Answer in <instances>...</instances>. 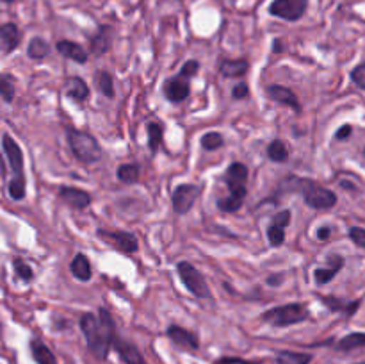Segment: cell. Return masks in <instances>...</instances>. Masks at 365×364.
<instances>
[{
  "label": "cell",
  "mask_w": 365,
  "mask_h": 364,
  "mask_svg": "<svg viewBox=\"0 0 365 364\" xmlns=\"http://www.w3.org/2000/svg\"><path fill=\"white\" fill-rule=\"evenodd\" d=\"M0 334H2V325H0Z\"/></svg>",
  "instance_id": "cell-48"
},
{
  "label": "cell",
  "mask_w": 365,
  "mask_h": 364,
  "mask_svg": "<svg viewBox=\"0 0 365 364\" xmlns=\"http://www.w3.org/2000/svg\"><path fill=\"white\" fill-rule=\"evenodd\" d=\"M307 9H309V0H273L269 4L271 16L282 18L285 21L302 20Z\"/></svg>",
  "instance_id": "cell-7"
},
{
  "label": "cell",
  "mask_w": 365,
  "mask_h": 364,
  "mask_svg": "<svg viewBox=\"0 0 365 364\" xmlns=\"http://www.w3.org/2000/svg\"><path fill=\"white\" fill-rule=\"evenodd\" d=\"M321 302H323L331 313H342L346 314V316H353V314L359 310L360 303H362L360 300H351V302H349V300H342L339 298V296H321Z\"/></svg>",
  "instance_id": "cell-18"
},
{
  "label": "cell",
  "mask_w": 365,
  "mask_h": 364,
  "mask_svg": "<svg viewBox=\"0 0 365 364\" xmlns=\"http://www.w3.org/2000/svg\"><path fill=\"white\" fill-rule=\"evenodd\" d=\"M294 181V189L302 193L303 200L309 207L316 211H327L337 206V195L331 189L317 184L310 178H292Z\"/></svg>",
  "instance_id": "cell-3"
},
{
  "label": "cell",
  "mask_w": 365,
  "mask_h": 364,
  "mask_svg": "<svg viewBox=\"0 0 365 364\" xmlns=\"http://www.w3.org/2000/svg\"><path fill=\"white\" fill-rule=\"evenodd\" d=\"M70 270H71V275L82 282H88L89 278L93 277L91 263H89V259L84 256V253H77V256L71 259Z\"/></svg>",
  "instance_id": "cell-22"
},
{
  "label": "cell",
  "mask_w": 365,
  "mask_h": 364,
  "mask_svg": "<svg viewBox=\"0 0 365 364\" xmlns=\"http://www.w3.org/2000/svg\"><path fill=\"white\" fill-rule=\"evenodd\" d=\"M166 335L175 343L177 346H182L185 350H191V352H196L200 350V339L195 332L187 330V328L180 327V325H170L166 328Z\"/></svg>",
  "instance_id": "cell-11"
},
{
  "label": "cell",
  "mask_w": 365,
  "mask_h": 364,
  "mask_svg": "<svg viewBox=\"0 0 365 364\" xmlns=\"http://www.w3.org/2000/svg\"><path fill=\"white\" fill-rule=\"evenodd\" d=\"M212 364H262V363H260V360L241 359V357H220V359L214 360Z\"/></svg>",
  "instance_id": "cell-40"
},
{
  "label": "cell",
  "mask_w": 365,
  "mask_h": 364,
  "mask_svg": "<svg viewBox=\"0 0 365 364\" xmlns=\"http://www.w3.org/2000/svg\"><path fill=\"white\" fill-rule=\"evenodd\" d=\"M310 318L309 309L305 303H285V305L273 307V309L262 313L260 320L269 323L271 327H291V325L303 323Z\"/></svg>",
  "instance_id": "cell-5"
},
{
  "label": "cell",
  "mask_w": 365,
  "mask_h": 364,
  "mask_svg": "<svg viewBox=\"0 0 365 364\" xmlns=\"http://www.w3.org/2000/svg\"><path fill=\"white\" fill-rule=\"evenodd\" d=\"M248 93H250L248 86H246L245 82H241V84L235 86L234 91H232V95H234V98L241 100V98H246V96H248Z\"/></svg>",
  "instance_id": "cell-43"
},
{
  "label": "cell",
  "mask_w": 365,
  "mask_h": 364,
  "mask_svg": "<svg viewBox=\"0 0 365 364\" xmlns=\"http://www.w3.org/2000/svg\"><path fill=\"white\" fill-rule=\"evenodd\" d=\"M146 132H148V148L150 152L155 156L159 152L160 145H163V136H164V127L159 121H150L146 125Z\"/></svg>",
  "instance_id": "cell-29"
},
{
  "label": "cell",
  "mask_w": 365,
  "mask_h": 364,
  "mask_svg": "<svg viewBox=\"0 0 365 364\" xmlns=\"http://www.w3.org/2000/svg\"><path fill=\"white\" fill-rule=\"evenodd\" d=\"M198 71H200V63L198 61L191 59L187 61V63H184V66H182L180 70V75L185 79H192L195 75H198Z\"/></svg>",
  "instance_id": "cell-38"
},
{
  "label": "cell",
  "mask_w": 365,
  "mask_h": 364,
  "mask_svg": "<svg viewBox=\"0 0 365 364\" xmlns=\"http://www.w3.org/2000/svg\"><path fill=\"white\" fill-rule=\"evenodd\" d=\"M200 188L196 184H180L175 188L173 196V209L177 214H187L192 209L195 202L198 200Z\"/></svg>",
  "instance_id": "cell-9"
},
{
  "label": "cell",
  "mask_w": 365,
  "mask_h": 364,
  "mask_svg": "<svg viewBox=\"0 0 365 364\" xmlns=\"http://www.w3.org/2000/svg\"><path fill=\"white\" fill-rule=\"evenodd\" d=\"M273 223L278 225V227H282V228L287 227V225L291 223V211L284 209V211H280V213H278V214H274V216H273Z\"/></svg>",
  "instance_id": "cell-41"
},
{
  "label": "cell",
  "mask_w": 365,
  "mask_h": 364,
  "mask_svg": "<svg viewBox=\"0 0 365 364\" xmlns=\"http://www.w3.org/2000/svg\"><path fill=\"white\" fill-rule=\"evenodd\" d=\"M355 364H365V360H362V363H355Z\"/></svg>",
  "instance_id": "cell-47"
},
{
  "label": "cell",
  "mask_w": 365,
  "mask_h": 364,
  "mask_svg": "<svg viewBox=\"0 0 365 364\" xmlns=\"http://www.w3.org/2000/svg\"><path fill=\"white\" fill-rule=\"evenodd\" d=\"M246 181H248V166L245 163H232L225 173V182L230 193L246 191Z\"/></svg>",
  "instance_id": "cell-14"
},
{
  "label": "cell",
  "mask_w": 365,
  "mask_h": 364,
  "mask_svg": "<svg viewBox=\"0 0 365 364\" xmlns=\"http://www.w3.org/2000/svg\"><path fill=\"white\" fill-rule=\"evenodd\" d=\"M14 77L11 74H0V96L4 102L11 103L16 95V84H14Z\"/></svg>",
  "instance_id": "cell-31"
},
{
  "label": "cell",
  "mask_w": 365,
  "mask_h": 364,
  "mask_svg": "<svg viewBox=\"0 0 365 364\" xmlns=\"http://www.w3.org/2000/svg\"><path fill=\"white\" fill-rule=\"evenodd\" d=\"M351 134H353V127L351 125L346 123V125H342L337 132H335V139H339V141H346V139H348Z\"/></svg>",
  "instance_id": "cell-42"
},
{
  "label": "cell",
  "mask_w": 365,
  "mask_h": 364,
  "mask_svg": "<svg viewBox=\"0 0 365 364\" xmlns=\"http://www.w3.org/2000/svg\"><path fill=\"white\" fill-rule=\"evenodd\" d=\"M57 52L61 54V56H64L66 59H71L75 61V63H88V54H86V50L82 49L78 43L75 41H70V39H61V41H57L56 45Z\"/></svg>",
  "instance_id": "cell-19"
},
{
  "label": "cell",
  "mask_w": 365,
  "mask_h": 364,
  "mask_svg": "<svg viewBox=\"0 0 365 364\" xmlns=\"http://www.w3.org/2000/svg\"><path fill=\"white\" fill-rule=\"evenodd\" d=\"M6 175H7V168H6V164H4L2 153H0V177H6Z\"/></svg>",
  "instance_id": "cell-45"
},
{
  "label": "cell",
  "mask_w": 365,
  "mask_h": 364,
  "mask_svg": "<svg viewBox=\"0 0 365 364\" xmlns=\"http://www.w3.org/2000/svg\"><path fill=\"white\" fill-rule=\"evenodd\" d=\"M29 348H31V355L36 364H59L52 350H50L41 339H31Z\"/></svg>",
  "instance_id": "cell-21"
},
{
  "label": "cell",
  "mask_w": 365,
  "mask_h": 364,
  "mask_svg": "<svg viewBox=\"0 0 365 364\" xmlns=\"http://www.w3.org/2000/svg\"><path fill=\"white\" fill-rule=\"evenodd\" d=\"M0 39H2V45L6 49V54H11L21 41V31L18 29L16 24L13 21H7V24L0 25Z\"/></svg>",
  "instance_id": "cell-20"
},
{
  "label": "cell",
  "mask_w": 365,
  "mask_h": 364,
  "mask_svg": "<svg viewBox=\"0 0 365 364\" xmlns=\"http://www.w3.org/2000/svg\"><path fill=\"white\" fill-rule=\"evenodd\" d=\"M118 178H120L123 184H135L139 181V166L135 163L130 164H121L118 168Z\"/></svg>",
  "instance_id": "cell-33"
},
{
  "label": "cell",
  "mask_w": 365,
  "mask_h": 364,
  "mask_svg": "<svg viewBox=\"0 0 365 364\" xmlns=\"http://www.w3.org/2000/svg\"><path fill=\"white\" fill-rule=\"evenodd\" d=\"M364 156H365V148H364Z\"/></svg>",
  "instance_id": "cell-49"
},
{
  "label": "cell",
  "mask_w": 365,
  "mask_h": 364,
  "mask_svg": "<svg viewBox=\"0 0 365 364\" xmlns=\"http://www.w3.org/2000/svg\"><path fill=\"white\" fill-rule=\"evenodd\" d=\"M66 139L73 156L81 163L93 164L102 156V148H100L98 141L89 132L78 131L75 127H66Z\"/></svg>",
  "instance_id": "cell-4"
},
{
  "label": "cell",
  "mask_w": 365,
  "mask_h": 364,
  "mask_svg": "<svg viewBox=\"0 0 365 364\" xmlns=\"http://www.w3.org/2000/svg\"><path fill=\"white\" fill-rule=\"evenodd\" d=\"M351 81L355 82L360 89H365V63H360L359 66L351 71Z\"/></svg>",
  "instance_id": "cell-39"
},
{
  "label": "cell",
  "mask_w": 365,
  "mask_h": 364,
  "mask_svg": "<svg viewBox=\"0 0 365 364\" xmlns=\"http://www.w3.org/2000/svg\"><path fill=\"white\" fill-rule=\"evenodd\" d=\"M225 145V138L220 132H207L202 136V146L205 150H217Z\"/></svg>",
  "instance_id": "cell-35"
},
{
  "label": "cell",
  "mask_w": 365,
  "mask_h": 364,
  "mask_svg": "<svg viewBox=\"0 0 365 364\" xmlns=\"http://www.w3.org/2000/svg\"><path fill=\"white\" fill-rule=\"evenodd\" d=\"M266 152H267V157H269L273 163H285V161L289 159L287 145H285L282 139H274V141H271Z\"/></svg>",
  "instance_id": "cell-32"
},
{
  "label": "cell",
  "mask_w": 365,
  "mask_h": 364,
  "mask_svg": "<svg viewBox=\"0 0 365 364\" xmlns=\"http://www.w3.org/2000/svg\"><path fill=\"white\" fill-rule=\"evenodd\" d=\"M13 268H14V273H16V277L21 278V280L29 282V280H32V277H34V271H32L31 264H27L24 259H20V257L13 259Z\"/></svg>",
  "instance_id": "cell-34"
},
{
  "label": "cell",
  "mask_w": 365,
  "mask_h": 364,
  "mask_svg": "<svg viewBox=\"0 0 365 364\" xmlns=\"http://www.w3.org/2000/svg\"><path fill=\"white\" fill-rule=\"evenodd\" d=\"M98 238L102 239L103 243L110 245L113 248L120 250L123 253H134L138 252L139 248V243L138 238L130 232H125V231H107V228H98Z\"/></svg>",
  "instance_id": "cell-8"
},
{
  "label": "cell",
  "mask_w": 365,
  "mask_h": 364,
  "mask_svg": "<svg viewBox=\"0 0 365 364\" xmlns=\"http://www.w3.org/2000/svg\"><path fill=\"white\" fill-rule=\"evenodd\" d=\"M95 86L106 98H114L116 91H114V81L113 75L106 70H100L95 74Z\"/></svg>",
  "instance_id": "cell-28"
},
{
  "label": "cell",
  "mask_w": 365,
  "mask_h": 364,
  "mask_svg": "<svg viewBox=\"0 0 365 364\" xmlns=\"http://www.w3.org/2000/svg\"><path fill=\"white\" fill-rule=\"evenodd\" d=\"M59 198L64 203L71 207V209L84 211L86 207L91 206V195L81 188H73V186H63L59 189Z\"/></svg>",
  "instance_id": "cell-12"
},
{
  "label": "cell",
  "mask_w": 365,
  "mask_h": 364,
  "mask_svg": "<svg viewBox=\"0 0 365 364\" xmlns=\"http://www.w3.org/2000/svg\"><path fill=\"white\" fill-rule=\"evenodd\" d=\"M365 346V332H351L337 341L335 348L341 352H353V350L364 348Z\"/></svg>",
  "instance_id": "cell-27"
},
{
  "label": "cell",
  "mask_w": 365,
  "mask_h": 364,
  "mask_svg": "<svg viewBox=\"0 0 365 364\" xmlns=\"http://www.w3.org/2000/svg\"><path fill=\"white\" fill-rule=\"evenodd\" d=\"M267 241L271 246H280L285 243V228L278 227V225H269L267 228Z\"/></svg>",
  "instance_id": "cell-36"
},
{
  "label": "cell",
  "mask_w": 365,
  "mask_h": 364,
  "mask_svg": "<svg viewBox=\"0 0 365 364\" xmlns=\"http://www.w3.org/2000/svg\"><path fill=\"white\" fill-rule=\"evenodd\" d=\"M349 239H351L353 243H355L356 246H360V248H365V228L362 227H351L349 228Z\"/></svg>",
  "instance_id": "cell-37"
},
{
  "label": "cell",
  "mask_w": 365,
  "mask_h": 364,
  "mask_svg": "<svg viewBox=\"0 0 365 364\" xmlns=\"http://www.w3.org/2000/svg\"><path fill=\"white\" fill-rule=\"evenodd\" d=\"M246 195H248V191L228 193V196H223V198L217 200V207L223 213H237L242 207V203H245Z\"/></svg>",
  "instance_id": "cell-24"
},
{
  "label": "cell",
  "mask_w": 365,
  "mask_h": 364,
  "mask_svg": "<svg viewBox=\"0 0 365 364\" xmlns=\"http://www.w3.org/2000/svg\"><path fill=\"white\" fill-rule=\"evenodd\" d=\"M81 330L84 334L88 348L96 359L106 360L109 357L110 348H113V339L118 334L114 327V320L109 310L100 307L98 316L93 313H84L78 320Z\"/></svg>",
  "instance_id": "cell-1"
},
{
  "label": "cell",
  "mask_w": 365,
  "mask_h": 364,
  "mask_svg": "<svg viewBox=\"0 0 365 364\" xmlns=\"http://www.w3.org/2000/svg\"><path fill=\"white\" fill-rule=\"evenodd\" d=\"M250 64L246 59H227L221 63V75H225V77L228 79H237V77H242V75L248 71Z\"/></svg>",
  "instance_id": "cell-25"
},
{
  "label": "cell",
  "mask_w": 365,
  "mask_h": 364,
  "mask_svg": "<svg viewBox=\"0 0 365 364\" xmlns=\"http://www.w3.org/2000/svg\"><path fill=\"white\" fill-rule=\"evenodd\" d=\"M2 2H6V4H13L14 0H2Z\"/></svg>",
  "instance_id": "cell-46"
},
{
  "label": "cell",
  "mask_w": 365,
  "mask_h": 364,
  "mask_svg": "<svg viewBox=\"0 0 365 364\" xmlns=\"http://www.w3.org/2000/svg\"><path fill=\"white\" fill-rule=\"evenodd\" d=\"M113 348L116 350V353L120 355V359L123 360L125 364H148L134 343L120 338L118 334L114 335V339H113Z\"/></svg>",
  "instance_id": "cell-10"
},
{
  "label": "cell",
  "mask_w": 365,
  "mask_h": 364,
  "mask_svg": "<svg viewBox=\"0 0 365 364\" xmlns=\"http://www.w3.org/2000/svg\"><path fill=\"white\" fill-rule=\"evenodd\" d=\"M177 271L180 280L184 282V285L187 288L189 293L196 296V298H209L210 296V289L207 285L205 277L192 266L191 263L187 261H180L177 264Z\"/></svg>",
  "instance_id": "cell-6"
},
{
  "label": "cell",
  "mask_w": 365,
  "mask_h": 364,
  "mask_svg": "<svg viewBox=\"0 0 365 364\" xmlns=\"http://www.w3.org/2000/svg\"><path fill=\"white\" fill-rule=\"evenodd\" d=\"M331 236V228L330 227H321L319 231H317V238L321 239V241H328V238Z\"/></svg>",
  "instance_id": "cell-44"
},
{
  "label": "cell",
  "mask_w": 365,
  "mask_h": 364,
  "mask_svg": "<svg viewBox=\"0 0 365 364\" xmlns=\"http://www.w3.org/2000/svg\"><path fill=\"white\" fill-rule=\"evenodd\" d=\"M342 266H344V257L337 256V253H330L327 261V268H317L314 271V278H316V282L319 285L328 284L342 270Z\"/></svg>",
  "instance_id": "cell-15"
},
{
  "label": "cell",
  "mask_w": 365,
  "mask_h": 364,
  "mask_svg": "<svg viewBox=\"0 0 365 364\" xmlns=\"http://www.w3.org/2000/svg\"><path fill=\"white\" fill-rule=\"evenodd\" d=\"M48 54H50V45L46 43V39L39 38V36H36V38L31 39V43H29L27 46V56L31 57V59L41 61L45 59Z\"/></svg>",
  "instance_id": "cell-30"
},
{
  "label": "cell",
  "mask_w": 365,
  "mask_h": 364,
  "mask_svg": "<svg viewBox=\"0 0 365 364\" xmlns=\"http://www.w3.org/2000/svg\"><path fill=\"white\" fill-rule=\"evenodd\" d=\"M2 148L4 153H6L7 161H9L11 173H13V178L9 182V196L13 200H24L25 198V189H27V184H25V170H24V152H21L20 145L16 143V139L11 134L4 132L2 134Z\"/></svg>",
  "instance_id": "cell-2"
},
{
  "label": "cell",
  "mask_w": 365,
  "mask_h": 364,
  "mask_svg": "<svg viewBox=\"0 0 365 364\" xmlns=\"http://www.w3.org/2000/svg\"><path fill=\"white\" fill-rule=\"evenodd\" d=\"M312 359V353L280 350V352H277V357H274V364H310Z\"/></svg>",
  "instance_id": "cell-23"
},
{
  "label": "cell",
  "mask_w": 365,
  "mask_h": 364,
  "mask_svg": "<svg viewBox=\"0 0 365 364\" xmlns=\"http://www.w3.org/2000/svg\"><path fill=\"white\" fill-rule=\"evenodd\" d=\"M113 27L107 24L100 25L98 31H96V34L91 38V50L93 54H96V56H103V54H107L110 50V46H113Z\"/></svg>",
  "instance_id": "cell-17"
},
{
  "label": "cell",
  "mask_w": 365,
  "mask_h": 364,
  "mask_svg": "<svg viewBox=\"0 0 365 364\" xmlns=\"http://www.w3.org/2000/svg\"><path fill=\"white\" fill-rule=\"evenodd\" d=\"M189 93H191L189 79L182 77V75L168 79L166 84H164V95H166V98L173 103L184 102V100L189 96Z\"/></svg>",
  "instance_id": "cell-13"
},
{
  "label": "cell",
  "mask_w": 365,
  "mask_h": 364,
  "mask_svg": "<svg viewBox=\"0 0 365 364\" xmlns=\"http://www.w3.org/2000/svg\"><path fill=\"white\" fill-rule=\"evenodd\" d=\"M68 96L75 102H86L89 98V86L86 84L84 79L71 77L68 81Z\"/></svg>",
  "instance_id": "cell-26"
},
{
  "label": "cell",
  "mask_w": 365,
  "mask_h": 364,
  "mask_svg": "<svg viewBox=\"0 0 365 364\" xmlns=\"http://www.w3.org/2000/svg\"><path fill=\"white\" fill-rule=\"evenodd\" d=\"M267 95H269V98H273L274 102L284 103V106L294 109L296 113H299V111H302V103H299L296 93L292 91V89L285 88V86H278V84L269 86V88H267Z\"/></svg>",
  "instance_id": "cell-16"
}]
</instances>
